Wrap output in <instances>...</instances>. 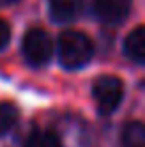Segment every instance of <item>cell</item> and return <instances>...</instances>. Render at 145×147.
<instances>
[{"label": "cell", "instance_id": "1", "mask_svg": "<svg viewBox=\"0 0 145 147\" xmlns=\"http://www.w3.org/2000/svg\"><path fill=\"white\" fill-rule=\"evenodd\" d=\"M94 45L83 32L66 30L58 38V58L64 68H81L92 60Z\"/></svg>", "mask_w": 145, "mask_h": 147}, {"label": "cell", "instance_id": "2", "mask_svg": "<svg viewBox=\"0 0 145 147\" xmlns=\"http://www.w3.org/2000/svg\"><path fill=\"white\" fill-rule=\"evenodd\" d=\"M94 100H96V107L103 115L113 113L119 102H122V96H124V83L117 77H111V75H103L94 81V88H92Z\"/></svg>", "mask_w": 145, "mask_h": 147}, {"label": "cell", "instance_id": "3", "mask_svg": "<svg viewBox=\"0 0 145 147\" xmlns=\"http://www.w3.org/2000/svg\"><path fill=\"white\" fill-rule=\"evenodd\" d=\"M22 51H24V58L32 66H43L45 62H49V58L53 53V43L45 30L32 28L26 32V36L22 40Z\"/></svg>", "mask_w": 145, "mask_h": 147}, {"label": "cell", "instance_id": "4", "mask_svg": "<svg viewBox=\"0 0 145 147\" xmlns=\"http://www.w3.org/2000/svg\"><path fill=\"white\" fill-rule=\"evenodd\" d=\"M132 0H94V13L105 24H119L130 13Z\"/></svg>", "mask_w": 145, "mask_h": 147}, {"label": "cell", "instance_id": "5", "mask_svg": "<svg viewBox=\"0 0 145 147\" xmlns=\"http://www.w3.org/2000/svg\"><path fill=\"white\" fill-rule=\"evenodd\" d=\"M124 53L137 64H145V26L134 28L124 40Z\"/></svg>", "mask_w": 145, "mask_h": 147}, {"label": "cell", "instance_id": "6", "mask_svg": "<svg viewBox=\"0 0 145 147\" xmlns=\"http://www.w3.org/2000/svg\"><path fill=\"white\" fill-rule=\"evenodd\" d=\"M81 9V0H49V13L51 19L58 24L73 22Z\"/></svg>", "mask_w": 145, "mask_h": 147}, {"label": "cell", "instance_id": "7", "mask_svg": "<svg viewBox=\"0 0 145 147\" xmlns=\"http://www.w3.org/2000/svg\"><path fill=\"white\" fill-rule=\"evenodd\" d=\"M122 147H145V124H126L122 132Z\"/></svg>", "mask_w": 145, "mask_h": 147}, {"label": "cell", "instance_id": "8", "mask_svg": "<svg viewBox=\"0 0 145 147\" xmlns=\"http://www.w3.org/2000/svg\"><path fill=\"white\" fill-rule=\"evenodd\" d=\"M17 117L19 111L13 102H0V139L13 130V126L17 124Z\"/></svg>", "mask_w": 145, "mask_h": 147}, {"label": "cell", "instance_id": "9", "mask_svg": "<svg viewBox=\"0 0 145 147\" xmlns=\"http://www.w3.org/2000/svg\"><path fill=\"white\" fill-rule=\"evenodd\" d=\"M24 147H62V143L53 132H34L28 136Z\"/></svg>", "mask_w": 145, "mask_h": 147}, {"label": "cell", "instance_id": "10", "mask_svg": "<svg viewBox=\"0 0 145 147\" xmlns=\"http://www.w3.org/2000/svg\"><path fill=\"white\" fill-rule=\"evenodd\" d=\"M11 40V28L4 19H0V49H4Z\"/></svg>", "mask_w": 145, "mask_h": 147}]
</instances>
